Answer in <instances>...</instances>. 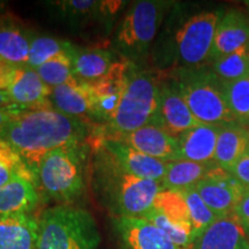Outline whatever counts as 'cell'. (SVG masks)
<instances>
[{
    "label": "cell",
    "instance_id": "cell-1",
    "mask_svg": "<svg viewBox=\"0 0 249 249\" xmlns=\"http://www.w3.org/2000/svg\"><path fill=\"white\" fill-rule=\"evenodd\" d=\"M88 134L86 121L54 108H39L12 117L2 139L37 174L46 155L65 145L83 143Z\"/></svg>",
    "mask_w": 249,
    "mask_h": 249
},
{
    "label": "cell",
    "instance_id": "cell-2",
    "mask_svg": "<svg viewBox=\"0 0 249 249\" xmlns=\"http://www.w3.org/2000/svg\"><path fill=\"white\" fill-rule=\"evenodd\" d=\"M95 181L104 193L118 217L144 218L154 209L155 200L163 191L161 182L142 179L121 169L116 160L95 140Z\"/></svg>",
    "mask_w": 249,
    "mask_h": 249
},
{
    "label": "cell",
    "instance_id": "cell-3",
    "mask_svg": "<svg viewBox=\"0 0 249 249\" xmlns=\"http://www.w3.org/2000/svg\"><path fill=\"white\" fill-rule=\"evenodd\" d=\"M36 249H98L101 235L91 213L71 204L46 209L38 219Z\"/></svg>",
    "mask_w": 249,
    "mask_h": 249
},
{
    "label": "cell",
    "instance_id": "cell-4",
    "mask_svg": "<svg viewBox=\"0 0 249 249\" xmlns=\"http://www.w3.org/2000/svg\"><path fill=\"white\" fill-rule=\"evenodd\" d=\"M173 81L193 116L201 124L225 126L236 123L227 105L224 85L213 70H177Z\"/></svg>",
    "mask_w": 249,
    "mask_h": 249
},
{
    "label": "cell",
    "instance_id": "cell-5",
    "mask_svg": "<svg viewBox=\"0 0 249 249\" xmlns=\"http://www.w3.org/2000/svg\"><path fill=\"white\" fill-rule=\"evenodd\" d=\"M83 143L55 149L45 156L38 167L37 178L43 192L61 204L73 203L86 191Z\"/></svg>",
    "mask_w": 249,
    "mask_h": 249
},
{
    "label": "cell",
    "instance_id": "cell-6",
    "mask_svg": "<svg viewBox=\"0 0 249 249\" xmlns=\"http://www.w3.org/2000/svg\"><path fill=\"white\" fill-rule=\"evenodd\" d=\"M160 80L147 71L132 66L124 95L107 124L110 135L128 134L155 123L158 111Z\"/></svg>",
    "mask_w": 249,
    "mask_h": 249
},
{
    "label": "cell",
    "instance_id": "cell-7",
    "mask_svg": "<svg viewBox=\"0 0 249 249\" xmlns=\"http://www.w3.org/2000/svg\"><path fill=\"white\" fill-rule=\"evenodd\" d=\"M222 12L205 11L192 15L176 30L173 39L174 64L181 68L204 67L211 50Z\"/></svg>",
    "mask_w": 249,
    "mask_h": 249
},
{
    "label": "cell",
    "instance_id": "cell-8",
    "mask_svg": "<svg viewBox=\"0 0 249 249\" xmlns=\"http://www.w3.org/2000/svg\"><path fill=\"white\" fill-rule=\"evenodd\" d=\"M170 4L158 0L134 2L117 31V48L130 58L144 54L157 35Z\"/></svg>",
    "mask_w": 249,
    "mask_h": 249
},
{
    "label": "cell",
    "instance_id": "cell-9",
    "mask_svg": "<svg viewBox=\"0 0 249 249\" xmlns=\"http://www.w3.org/2000/svg\"><path fill=\"white\" fill-rule=\"evenodd\" d=\"M195 189L218 218L234 213L246 192L230 171L219 166H214Z\"/></svg>",
    "mask_w": 249,
    "mask_h": 249
},
{
    "label": "cell",
    "instance_id": "cell-10",
    "mask_svg": "<svg viewBox=\"0 0 249 249\" xmlns=\"http://www.w3.org/2000/svg\"><path fill=\"white\" fill-rule=\"evenodd\" d=\"M133 64L128 60L116 61L102 79L85 82L95 104V119L108 124L116 113L123 97Z\"/></svg>",
    "mask_w": 249,
    "mask_h": 249
},
{
    "label": "cell",
    "instance_id": "cell-11",
    "mask_svg": "<svg viewBox=\"0 0 249 249\" xmlns=\"http://www.w3.org/2000/svg\"><path fill=\"white\" fill-rule=\"evenodd\" d=\"M155 124L174 138H179L187 130L201 124L193 116L173 80L160 82L158 111Z\"/></svg>",
    "mask_w": 249,
    "mask_h": 249
},
{
    "label": "cell",
    "instance_id": "cell-12",
    "mask_svg": "<svg viewBox=\"0 0 249 249\" xmlns=\"http://www.w3.org/2000/svg\"><path fill=\"white\" fill-rule=\"evenodd\" d=\"M116 160L121 169L142 179L161 182L167 169V161L142 154L126 143L98 134L93 139Z\"/></svg>",
    "mask_w": 249,
    "mask_h": 249
},
{
    "label": "cell",
    "instance_id": "cell-13",
    "mask_svg": "<svg viewBox=\"0 0 249 249\" xmlns=\"http://www.w3.org/2000/svg\"><path fill=\"white\" fill-rule=\"evenodd\" d=\"M51 90L31 67L12 66L6 91L23 111L53 108L50 102Z\"/></svg>",
    "mask_w": 249,
    "mask_h": 249
},
{
    "label": "cell",
    "instance_id": "cell-14",
    "mask_svg": "<svg viewBox=\"0 0 249 249\" xmlns=\"http://www.w3.org/2000/svg\"><path fill=\"white\" fill-rule=\"evenodd\" d=\"M104 136L126 143L135 150L157 160L164 161L180 160L178 138H174L155 123L145 124L128 134H105Z\"/></svg>",
    "mask_w": 249,
    "mask_h": 249
},
{
    "label": "cell",
    "instance_id": "cell-15",
    "mask_svg": "<svg viewBox=\"0 0 249 249\" xmlns=\"http://www.w3.org/2000/svg\"><path fill=\"white\" fill-rule=\"evenodd\" d=\"M114 225L124 249H178L160 229L144 218L117 217Z\"/></svg>",
    "mask_w": 249,
    "mask_h": 249
},
{
    "label": "cell",
    "instance_id": "cell-16",
    "mask_svg": "<svg viewBox=\"0 0 249 249\" xmlns=\"http://www.w3.org/2000/svg\"><path fill=\"white\" fill-rule=\"evenodd\" d=\"M248 44L249 18L238 9H231L218 22L210 60L213 62Z\"/></svg>",
    "mask_w": 249,
    "mask_h": 249
},
{
    "label": "cell",
    "instance_id": "cell-17",
    "mask_svg": "<svg viewBox=\"0 0 249 249\" xmlns=\"http://www.w3.org/2000/svg\"><path fill=\"white\" fill-rule=\"evenodd\" d=\"M193 249H249L247 232L234 213L220 217L196 238Z\"/></svg>",
    "mask_w": 249,
    "mask_h": 249
},
{
    "label": "cell",
    "instance_id": "cell-18",
    "mask_svg": "<svg viewBox=\"0 0 249 249\" xmlns=\"http://www.w3.org/2000/svg\"><path fill=\"white\" fill-rule=\"evenodd\" d=\"M39 222L31 213L0 216V249H36Z\"/></svg>",
    "mask_w": 249,
    "mask_h": 249
},
{
    "label": "cell",
    "instance_id": "cell-19",
    "mask_svg": "<svg viewBox=\"0 0 249 249\" xmlns=\"http://www.w3.org/2000/svg\"><path fill=\"white\" fill-rule=\"evenodd\" d=\"M220 127L201 124L178 138L180 160L196 163H214L217 139Z\"/></svg>",
    "mask_w": 249,
    "mask_h": 249
},
{
    "label": "cell",
    "instance_id": "cell-20",
    "mask_svg": "<svg viewBox=\"0 0 249 249\" xmlns=\"http://www.w3.org/2000/svg\"><path fill=\"white\" fill-rule=\"evenodd\" d=\"M30 34L12 15H0V60L13 66L28 64Z\"/></svg>",
    "mask_w": 249,
    "mask_h": 249
},
{
    "label": "cell",
    "instance_id": "cell-21",
    "mask_svg": "<svg viewBox=\"0 0 249 249\" xmlns=\"http://www.w3.org/2000/svg\"><path fill=\"white\" fill-rule=\"evenodd\" d=\"M50 102L54 110L66 116L80 120L85 118H95L92 95L85 82L54 87L51 90Z\"/></svg>",
    "mask_w": 249,
    "mask_h": 249
},
{
    "label": "cell",
    "instance_id": "cell-22",
    "mask_svg": "<svg viewBox=\"0 0 249 249\" xmlns=\"http://www.w3.org/2000/svg\"><path fill=\"white\" fill-rule=\"evenodd\" d=\"M249 150V130L238 123L220 127L217 139L214 163L230 171L232 166Z\"/></svg>",
    "mask_w": 249,
    "mask_h": 249
},
{
    "label": "cell",
    "instance_id": "cell-23",
    "mask_svg": "<svg viewBox=\"0 0 249 249\" xmlns=\"http://www.w3.org/2000/svg\"><path fill=\"white\" fill-rule=\"evenodd\" d=\"M73 73L80 82L102 79L114 64L113 53L101 48H75L71 53Z\"/></svg>",
    "mask_w": 249,
    "mask_h": 249
},
{
    "label": "cell",
    "instance_id": "cell-24",
    "mask_svg": "<svg viewBox=\"0 0 249 249\" xmlns=\"http://www.w3.org/2000/svg\"><path fill=\"white\" fill-rule=\"evenodd\" d=\"M39 203L37 185L24 179H15L0 187V216L31 213Z\"/></svg>",
    "mask_w": 249,
    "mask_h": 249
},
{
    "label": "cell",
    "instance_id": "cell-25",
    "mask_svg": "<svg viewBox=\"0 0 249 249\" xmlns=\"http://www.w3.org/2000/svg\"><path fill=\"white\" fill-rule=\"evenodd\" d=\"M214 166H217L216 163L203 164L186 160L167 161L161 186L164 189L180 193L195 188Z\"/></svg>",
    "mask_w": 249,
    "mask_h": 249
},
{
    "label": "cell",
    "instance_id": "cell-26",
    "mask_svg": "<svg viewBox=\"0 0 249 249\" xmlns=\"http://www.w3.org/2000/svg\"><path fill=\"white\" fill-rule=\"evenodd\" d=\"M213 73L223 85L231 83L249 74V44L213 62Z\"/></svg>",
    "mask_w": 249,
    "mask_h": 249
},
{
    "label": "cell",
    "instance_id": "cell-27",
    "mask_svg": "<svg viewBox=\"0 0 249 249\" xmlns=\"http://www.w3.org/2000/svg\"><path fill=\"white\" fill-rule=\"evenodd\" d=\"M154 209L163 213L171 222L193 231L191 214L182 193L163 189L156 197Z\"/></svg>",
    "mask_w": 249,
    "mask_h": 249
},
{
    "label": "cell",
    "instance_id": "cell-28",
    "mask_svg": "<svg viewBox=\"0 0 249 249\" xmlns=\"http://www.w3.org/2000/svg\"><path fill=\"white\" fill-rule=\"evenodd\" d=\"M74 46L71 43L65 42L50 36L31 37L29 55H28L27 66L36 70L46 61L59 54L71 53Z\"/></svg>",
    "mask_w": 249,
    "mask_h": 249
},
{
    "label": "cell",
    "instance_id": "cell-29",
    "mask_svg": "<svg viewBox=\"0 0 249 249\" xmlns=\"http://www.w3.org/2000/svg\"><path fill=\"white\" fill-rule=\"evenodd\" d=\"M35 71L43 82L50 88L64 85H77L80 82L73 73L71 53L59 54L36 68Z\"/></svg>",
    "mask_w": 249,
    "mask_h": 249
},
{
    "label": "cell",
    "instance_id": "cell-30",
    "mask_svg": "<svg viewBox=\"0 0 249 249\" xmlns=\"http://www.w3.org/2000/svg\"><path fill=\"white\" fill-rule=\"evenodd\" d=\"M62 14L74 18H90L96 15L110 17L121 7V1H95V0H71L57 2Z\"/></svg>",
    "mask_w": 249,
    "mask_h": 249
},
{
    "label": "cell",
    "instance_id": "cell-31",
    "mask_svg": "<svg viewBox=\"0 0 249 249\" xmlns=\"http://www.w3.org/2000/svg\"><path fill=\"white\" fill-rule=\"evenodd\" d=\"M227 105L236 123L249 126V74L241 79L224 85Z\"/></svg>",
    "mask_w": 249,
    "mask_h": 249
},
{
    "label": "cell",
    "instance_id": "cell-32",
    "mask_svg": "<svg viewBox=\"0 0 249 249\" xmlns=\"http://www.w3.org/2000/svg\"><path fill=\"white\" fill-rule=\"evenodd\" d=\"M144 219L160 229L178 249H193L194 247L195 236L192 230L171 222L169 218L165 217L160 211L152 209L144 217Z\"/></svg>",
    "mask_w": 249,
    "mask_h": 249
},
{
    "label": "cell",
    "instance_id": "cell-33",
    "mask_svg": "<svg viewBox=\"0 0 249 249\" xmlns=\"http://www.w3.org/2000/svg\"><path fill=\"white\" fill-rule=\"evenodd\" d=\"M185 197L187 207H188L189 214L194 231L195 240L198 235H201L205 230L216 222L218 217L214 214L209 207L205 204L202 197L195 188H191L188 191L182 192Z\"/></svg>",
    "mask_w": 249,
    "mask_h": 249
},
{
    "label": "cell",
    "instance_id": "cell-34",
    "mask_svg": "<svg viewBox=\"0 0 249 249\" xmlns=\"http://www.w3.org/2000/svg\"><path fill=\"white\" fill-rule=\"evenodd\" d=\"M234 178L241 183L245 191H249V150L230 170Z\"/></svg>",
    "mask_w": 249,
    "mask_h": 249
},
{
    "label": "cell",
    "instance_id": "cell-35",
    "mask_svg": "<svg viewBox=\"0 0 249 249\" xmlns=\"http://www.w3.org/2000/svg\"><path fill=\"white\" fill-rule=\"evenodd\" d=\"M234 214L247 234H249V191L245 192L241 200L239 201L234 210Z\"/></svg>",
    "mask_w": 249,
    "mask_h": 249
},
{
    "label": "cell",
    "instance_id": "cell-36",
    "mask_svg": "<svg viewBox=\"0 0 249 249\" xmlns=\"http://www.w3.org/2000/svg\"><path fill=\"white\" fill-rule=\"evenodd\" d=\"M0 111L8 114L11 118L23 112L22 108L18 107V104H15V102L11 98L8 92L4 91V90H0Z\"/></svg>",
    "mask_w": 249,
    "mask_h": 249
},
{
    "label": "cell",
    "instance_id": "cell-37",
    "mask_svg": "<svg viewBox=\"0 0 249 249\" xmlns=\"http://www.w3.org/2000/svg\"><path fill=\"white\" fill-rule=\"evenodd\" d=\"M15 179H18L17 174L8 166H6L5 164L0 163V187L7 185V183L13 181Z\"/></svg>",
    "mask_w": 249,
    "mask_h": 249
},
{
    "label": "cell",
    "instance_id": "cell-38",
    "mask_svg": "<svg viewBox=\"0 0 249 249\" xmlns=\"http://www.w3.org/2000/svg\"><path fill=\"white\" fill-rule=\"evenodd\" d=\"M9 120H11V117L8 114L4 113L2 111H0V139H2V136H4L5 130L9 124Z\"/></svg>",
    "mask_w": 249,
    "mask_h": 249
},
{
    "label": "cell",
    "instance_id": "cell-39",
    "mask_svg": "<svg viewBox=\"0 0 249 249\" xmlns=\"http://www.w3.org/2000/svg\"><path fill=\"white\" fill-rule=\"evenodd\" d=\"M245 4H246V5H247V7L249 8V1H245Z\"/></svg>",
    "mask_w": 249,
    "mask_h": 249
}]
</instances>
